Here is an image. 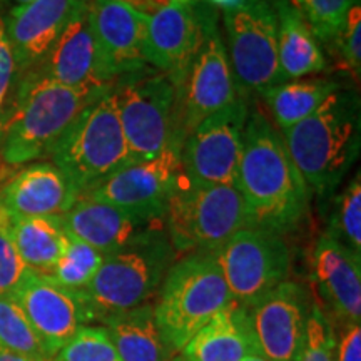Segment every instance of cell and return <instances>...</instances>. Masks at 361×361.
<instances>
[{
    "label": "cell",
    "instance_id": "obj_23",
    "mask_svg": "<svg viewBox=\"0 0 361 361\" xmlns=\"http://www.w3.org/2000/svg\"><path fill=\"white\" fill-rule=\"evenodd\" d=\"M0 233L6 234L27 268L49 274L69 245L62 216L22 218L0 207Z\"/></svg>",
    "mask_w": 361,
    "mask_h": 361
},
{
    "label": "cell",
    "instance_id": "obj_38",
    "mask_svg": "<svg viewBox=\"0 0 361 361\" xmlns=\"http://www.w3.org/2000/svg\"><path fill=\"white\" fill-rule=\"evenodd\" d=\"M0 361H35V360L27 358V356H24V355L12 353V351L0 348Z\"/></svg>",
    "mask_w": 361,
    "mask_h": 361
},
{
    "label": "cell",
    "instance_id": "obj_10",
    "mask_svg": "<svg viewBox=\"0 0 361 361\" xmlns=\"http://www.w3.org/2000/svg\"><path fill=\"white\" fill-rule=\"evenodd\" d=\"M133 164L154 159L168 147L174 129L176 85L168 75H124L112 89Z\"/></svg>",
    "mask_w": 361,
    "mask_h": 361
},
{
    "label": "cell",
    "instance_id": "obj_42",
    "mask_svg": "<svg viewBox=\"0 0 361 361\" xmlns=\"http://www.w3.org/2000/svg\"><path fill=\"white\" fill-rule=\"evenodd\" d=\"M173 361H191V360L186 358V356H184V355H178V356H174Z\"/></svg>",
    "mask_w": 361,
    "mask_h": 361
},
{
    "label": "cell",
    "instance_id": "obj_36",
    "mask_svg": "<svg viewBox=\"0 0 361 361\" xmlns=\"http://www.w3.org/2000/svg\"><path fill=\"white\" fill-rule=\"evenodd\" d=\"M13 78H16V64H13L12 49L6 35V24L0 17V121H2L7 96L12 90Z\"/></svg>",
    "mask_w": 361,
    "mask_h": 361
},
{
    "label": "cell",
    "instance_id": "obj_6",
    "mask_svg": "<svg viewBox=\"0 0 361 361\" xmlns=\"http://www.w3.org/2000/svg\"><path fill=\"white\" fill-rule=\"evenodd\" d=\"M112 89L94 99L75 117L49 154L79 196L109 174L133 164Z\"/></svg>",
    "mask_w": 361,
    "mask_h": 361
},
{
    "label": "cell",
    "instance_id": "obj_15",
    "mask_svg": "<svg viewBox=\"0 0 361 361\" xmlns=\"http://www.w3.org/2000/svg\"><path fill=\"white\" fill-rule=\"evenodd\" d=\"M11 298L24 311L49 358H54L80 326L92 322L82 293L67 290L30 268Z\"/></svg>",
    "mask_w": 361,
    "mask_h": 361
},
{
    "label": "cell",
    "instance_id": "obj_24",
    "mask_svg": "<svg viewBox=\"0 0 361 361\" xmlns=\"http://www.w3.org/2000/svg\"><path fill=\"white\" fill-rule=\"evenodd\" d=\"M278 19L279 80L305 79L326 69L318 39L291 0H271Z\"/></svg>",
    "mask_w": 361,
    "mask_h": 361
},
{
    "label": "cell",
    "instance_id": "obj_28",
    "mask_svg": "<svg viewBox=\"0 0 361 361\" xmlns=\"http://www.w3.org/2000/svg\"><path fill=\"white\" fill-rule=\"evenodd\" d=\"M0 348L35 361H49L42 343L11 296L0 295Z\"/></svg>",
    "mask_w": 361,
    "mask_h": 361
},
{
    "label": "cell",
    "instance_id": "obj_43",
    "mask_svg": "<svg viewBox=\"0 0 361 361\" xmlns=\"http://www.w3.org/2000/svg\"><path fill=\"white\" fill-rule=\"evenodd\" d=\"M174 2H179V4H191L194 0H174Z\"/></svg>",
    "mask_w": 361,
    "mask_h": 361
},
{
    "label": "cell",
    "instance_id": "obj_4",
    "mask_svg": "<svg viewBox=\"0 0 361 361\" xmlns=\"http://www.w3.org/2000/svg\"><path fill=\"white\" fill-rule=\"evenodd\" d=\"M233 301L214 252H192L171 266L152 306L169 356L180 353L188 341Z\"/></svg>",
    "mask_w": 361,
    "mask_h": 361
},
{
    "label": "cell",
    "instance_id": "obj_30",
    "mask_svg": "<svg viewBox=\"0 0 361 361\" xmlns=\"http://www.w3.org/2000/svg\"><path fill=\"white\" fill-rule=\"evenodd\" d=\"M329 233L350 247L356 256H361V178L355 179L345 188L335 202V209L329 223Z\"/></svg>",
    "mask_w": 361,
    "mask_h": 361
},
{
    "label": "cell",
    "instance_id": "obj_39",
    "mask_svg": "<svg viewBox=\"0 0 361 361\" xmlns=\"http://www.w3.org/2000/svg\"><path fill=\"white\" fill-rule=\"evenodd\" d=\"M207 2L214 4V6H218V7H223L224 11H226V8H229V7H234V6H236V4L239 2V0H207Z\"/></svg>",
    "mask_w": 361,
    "mask_h": 361
},
{
    "label": "cell",
    "instance_id": "obj_5",
    "mask_svg": "<svg viewBox=\"0 0 361 361\" xmlns=\"http://www.w3.org/2000/svg\"><path fill=\"white\" fill-rule=\"evenodd\" d=\"M173 259L174 250L166 229L107 255L89 286L80 291L92 322L102 323L107 316L147 305Z\"/></svg>",
    "mask_w": 361,
    "mask_h": 361
},
{
    "label": "cell",
    "instance_id": "obj_14",
    "mask_svg": "<svg viewBox=\"0 0 361 361\" xmlns=\"http://www.w3.org/2000/svg\"><path fill=\"white\" fill-rule=\"evenodd\" d=\"M311 303L305 286L286 279L245 308L256 353L268 361H300Z\"/></svg>",
    "mask_w": 361,
    "mask_h": 361
},
{
    "label": "cell",
    "instance_id": "obj_7",
    "mask_svg": "<svg viewBox=\"0 0 361 361\" xmlns=\"http://www.w3.org/2000/svg\"><path fill=\"white\" fill-rule=\"evenodd\" d=\"M164 226L174 252H216L241 229L252 228L236 186H191L180 178L166 207Z\"/></svg>",
    "mask_w": 361,
    "mask_h": 361
},
{
    "label": "cell",
    "instance_id": "obj_13",
    "mask_svg": "<svg viewBox=\"0 0 361 361\" xmlns=\"http://www.w3.org/2000/svg\"><path fill=\"white\" fill-rule=\"evenodd\" d=\"M180 178V146L169 142L154 159L116 171L79 197L106 202L146 219H164L166 207Z\"/></svg>",
    "mask_w": 361,
    "mask_h": 361
},
{
    "label": "cell",
    "instance_id": "obj_44",
    "mask_svg": "<svg viewBox=\"0 0 361 361\" xmlns=\"http://www.w3.org/2000/svg\"><path fill=\"white\" fill-rule=\"evenodd\" d=\"M49 361H57V360H54V358H51V360H49Z\"/></svg>",
    "mask_w": 361,
    "mask_h": 361
},
{
    "label": "cell",
    "instance_id": "obj_11",
    "mask_svg": "<svg viewBox=\"0 0 361 361\" xmlns=\"http://www.w3.org/2000/svg\"><path fill=\"white\" fill-rule=\"evenodd\" d=\"M234 303L250 308L286 281L291 252L281 234L246 228L214 252Z\"/></svg>",
    "mask_w": 361,
    "mask_h": 361
},
{
    "label": "cell",
    "instance_id": "obj_29",
    "mask_svg": "<svg viewBox=\"0 0 361 361\" xmlns=\"http://www.w3.org/2000/svg\"><path fill=\"white\" fill-rule=\"evenodd\" d=\"M104 258H106V255H102L101 251L69 236V245H67L66 252L47 276H51L54 281L67 288V290L82 291L96 276Z\"/></svg>",
    "mask_w": 361,
    "mask_h": 361
},
{
    "label": "cell",
    "instance_id": "obj_17",
    "mask_svg": "<svg viewBox=\"0 0 361 361\" xmlns=\"http://www.w3.org/2000/svg\"><path fill=\"white\" fill-rule=\"evenodd\" d=\"M360 258L329 231L316 239L311 250V281L335 328L361 323Z\"/></svg>",
    "mask_w": 361,
    "mask_h": 361
},
{
    "label": "cell",
    "instance_id": "obj_1",
    "mask_svg": "<svg viewBox=\"0 0 361 361\" xmlns=\"http://www.w3.org/2000/svg\"><path fill=\"white\" fill-rule=\"evenodd\" d=\"M234 186L241 192L252 228L286 234L303 223L311 191L284 141L259 111L247 114Z\"/></svg>",
    "mask_w": 361,
    "mask_h": 361
},
{
    "label": "cell",
    "instance_id": "obj_34",
    "mask_svg": "<svg viewBox=\"0 0 361 361\" xmlns=\"http://www.w3.org/2000/svg\"><path fill=\"white\" fill-rule=\"evenodd\" d=\"M361 8L358 6L351 7V11L346 16L345 27L341 34L336 37V42L340 45V52L343 59V67L350 72L356 79H360L361 72Z\"/></svg>",
    "mask_w": 361,
    "mask_h": 361
},
{
    "label": "cell",
    "instance_id": "obj_40",
    "mask_svg": "<svg viewBox=\"0 0 361 361\" xmlns=\"http://www.w3.org/2000/svg\"><path fill=\"white\" fill-rule=\"evenodd\" d=\"M29 2H30V0H0V4H11L12 8L24 6V4H29Z\"/></svg>",
    "mask_w": 361,
    "mask_h": 361
},
{
    "label": "cell",
    "instance_id": "obj_33",
    "mask_svg": "<svg viewBox=\"0 0 361 361\" xmlns=\"http://www.w3.org/2000/svg\"><path fill=\"white\" fill-rule=\"evenodd\" d=\"M336 329L318 301L311 303L306 345L300 361H336Z\"/></svg>",
    "mask_w": 361,
    "mask_h": 361
},
{
    "label": "cell",
    "instance_id": "obj_37",
    "mask_svg": "<svg viewBox=\"0 0 361 361\" xmlns=\"http://www.w3.org/2000/svg\"><path fill=\"white\" fill-rule=\"evenodd\" d=\"M336 361H361V328L360 324L340 328L336 336Z\"/></svg>",
    "mask_w": 361,
    "mask_h": 361
},
{
    "label": "cell",
    "instance_id": "obj_16",
    "mask_svg": "<svg viewBox=\"0 0 361 361\" xmlns=\"http://www.w3.org/2000/svg\"><path fill=\"white\" fill-rule=\"evenodd\" d=\"M89 24L96 42L97 78L102 84L144 69L149 13L126 0H89Z\"/></svg>",
    "mask_w": 361,
    "mask_h": 361
},
{
    "label": "cell",
    "instance_id": "obj_9",
    "mask_svg": "<svg viewBox=\"0 0 361 361\" xmlns=\"http://www.w3.org/2000/svg\"><path fill=\"white\" fill-rule=\"evenodd\" d=\"M224 27L236 92L245 99L281 84L278 19L271 0H239L224 11Z\"/></svg>",
    "mask_w": 361,
    "mask_h": 361
},
{
    "label": "cell",
    "instance_id": "obj_3",
    "mask_svg": "<svg viewBox=\"0 0 361 361\" xmlns=\"http://www.w3.org/2000/svg\"><path fill=\"white\" fill-rule=\"evenodd\" d=\"M284 146L310 191L319 197L340 186L360 152V99L338 87L313 114L284 129Z\"/></svg>",
    "mask_w": 361,
    "mask_h": 361
},
{
    "label": "cell",
    "instance_id": "obj_20",
    "mask_svg": "<svg viewBox=\"0 0 361 361\" xmlns=\"http://www.w3.org/2000/svg\"><path fill=\"white\" fill-rule=\"evenodd\" d=\"M62 223L71 238L106 256L134 245L147 234L166 229L164 219L141 218L89 197H78L74 206L62 214Z\"/></svg>",
    "mask_w": 361,
    "mask_h": 361
},
{
    "label": "cell",
    "instance_id": "obj_19",
    "mask_svg": "<svg viewBox=\"0 0 361 361\" xmlns=\"http://www.w3.org/2000/svg\"><path fill=\"white\" fill-rule=\"evenodd\" d=\"M201 40L200 11L189 4L173 2L149 16L142 47L144 61L168 75L178 89L200 51Z\"/></svg>",
    "mask_w": 361,
    "mask_h": 361
},
{
    "label": "cell",
    "instance_id": "obj_27",
    "mask_svg": "<svg viewBox=\"0 0 361 361\" xmlns=\"http://www.w3.org/2000/svg\"><path fill=\"white\" fill-rule=\"evenodd\" d=\"M340 84L328 79L286 80L264 90L263 97L283 130L313 114Z\"/></svg>",
    "mask_w": 361,
    "mask_h": 361
},
{
    "label": "cell",
    "instance_id": "obj_21",
    "mask_svg": "<svg viewBox=\"0 0 361 361\" xmlns=\"http://www.w3.org/2000/svg\"><path fill=\"white\" fill-rule=\"evenodd\" d=\"M79 192L52 162L27 166L0 188V207L13 216H62L74 206Z\"/></svg>",
    "mask_w": 361,
    "mask_h": 361
},
{
    "label": "cell",
    "instance_id": "obj_35",
    "mask_svg": "<svg viewBox=\"0 0 361 361\" xmlns=\"http://www.w3.org/2000/svg\"><path fill=\"white\" fill-rule=\"evenodd\" d=\"M27 266L6 234L0 233V295L11 296L24 278Z\"/></svg>",
    "mask_w": 361,
    "mask_h": 361
},
{
    "label": "cell",
    "instance_id": "obj_12",
    "mask_svg": "<svg viewBox=\"0 0 361 361\" xmlns=\"http://www.w3.org/2000/svg\"><path fill=\"white\" fill-rule=\"evenodd\" d=\"M247 114L245 99H236L206 117L188 135L180 152V164L191 186H233L236 183Z\"/></svg>",
    "mask_w": 361,
    "mask_h": 361
},
{
    "label": "cell",
    "instance_id": "obj_26",
    "mask_svg": "<svg viewBox=\"0 0 361 361\" xmlns=\"http://www.w3.org/2000/svg\"><path fill=\"white\" fill-rule=\"evenodd\" d=\"M102 323L123 361H168L152 305L107 316Z\"/></svg>",
    "mask_w": 361,
    "mask_h": 361
},
{
    "label": "cell",
    "instance_id": "obj_32",
    "mask_svg": "<svg viewBox=\"0 0 361 361\" xmlns=\"http://www.w3.org/2000/svg\"><path fill=\"white\" fill-rule=\"evenodd\" d=\"M57 361H123L104 326L84 324L54 356Z\"/></svg>",
    "mask_w": 361,
    "mask_h": 361
},
{
    "label": "cell",
    "instance_id": "obj_18",
    "mask_svg": "<svg viewBox=\"0 0 361 361\" xmlns=\"http://www.w3.org/2000/svg\"><path fill=\"white\" fill-rule=\"evenodd\" d=\"M87 4L89 0H30L12 8L4 24L16 64V78L42 64L59 35Z\"/></svg>",
    "mask_w": 361,
    "mask_h": 361
},
{
    "label": "cell",
    "instance_id": "obj_22",
    "mask_svg": "<svg viewBox=\"0 0 361 361\" xmlns=\"http://www.w3.org/2000/svg\"><path fill=\"white\" fill-rule=\"evenodd\" d=\"M89 4L75 13L64 32L59 35L37 69L32 72L67 87L97 89L104 85L97 78L96 42L89 24Z\"/></svg>",
    "mask_w": 361,
    "mask_h": 361
},
{
    "label": "cell",
    "instance_id": "obj_31",
    "mask_svg": "<svg viewBox=\"0 0 361 361\" xmlns=\"http://www.w3.org/2000/svg\"><path fill=\"white\" fill-rule=\"evenodd\" d=\"M291 4L308 22L316 39L331 42L341 34L346 16L360 0H291Z\"/></svg>",
    "mask_w": 361,
    "mask_h": 361
},
{
    "label": "cell",
    "instance_id": "obj_25",
    "mask_svg": "<svg viewBox=\"0 0 361 361\" xmlns=\"http://www.w3.org/2000/svg\"><path fill=\"white\" fill-rule=\"evenodd\" d=\"M250 353H256V348L246 310L234 301L206 323L183 350L191 361H243Z\"/></svg>",
    "mask_w": 361,
    "mask_h": 361
},
{
    "label": "cell",
    "instance_id": "obj_41",
    "mask_svg": "<svg viewBox=\"0 0 361 361\" xmlns=\"http://www.w3.org/2000/svg\"><path fill=\"white\" fill-rule=\"evenodd\" d=\"M243 361H268V360H266L264 356H261L259 353H250L243 358Z\"/></svg>",
    "mask_w": 361,
    "mask_h": 361
},
{
    "label": "cell",
    "instance_id": "obj_8",
    "mask_svg": "<svg viewBox=\"0 0 361 361\" xmlns=\"http://www.w3.org/2000/svg\"><path fill=\"white\" fill-rule=\"evenodd\" d=\"M202 40L183 82L176 89L174 129L171 141L183 147L184 141L206 117L236 101L228 52L219 35L218 16L209 7H200Z\"/></svg>",
    "mask_w": 361,
    "mask_h": 361
},
{
    "label": "cell",
    "instance_id": "obj_2",
    "mask_svg": "<svg viewBox=\"0 0 361 361\" xmlns=\"http://www.w3.org/2000/svg\"><path fill=\"white\" fill-rule=\"evenodd\" d=\"M13 82L12 106L0 121L2 157L11 166L51 154L75 117L94 99L114 87V84L97 89L67 87L37 72L16 78Z\"/></svg>",
    "mask_w": 361,
    "mask_h": 361
}]
</instances>
